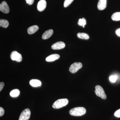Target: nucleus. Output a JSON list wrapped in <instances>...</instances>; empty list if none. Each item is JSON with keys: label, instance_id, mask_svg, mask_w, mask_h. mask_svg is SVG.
<instances>
[{"label": "nucleus", "instance_id": "2", "mask_svg": "<svg viewBox=\"0 0 120 120\" xmlns=\"http://www.w3.org/2000/svg\"><path fill=\"white\" fill-rule=\"evenodd\" d=\"M68 103V100L67 98L61 99L56 101L53 104V108L59 109L65 106Z\"/></svg>", "mask_w": 120, "mask_h": 120}, {"label": "nucleus", "instance_id": "25", "mask_svg": "<svg viewBox=\"0 0 120 120\" xmlns=\"http://www.w3.org/2000/svg\"><path fill=\"white\" fill-rule=\"evenodd\" d=\"M4 84L3 82H1L0 83V91L2 90L4 86Z\"/></svg>", "mask_w": 120, "mask_h": 120}, {"label": "nucleus", "instance_id": "1", "mask_svg": "<svg viewBox=\"0 0 120 120\" xmlns=\"http://www.w3.org/2000/svg\"><path fill=\"white\" fill-rule=\"evenodd\" d=\"M69 112L71 116H79L84 115L86 113V110L83 107H76L70 110Z\"/></svg>", "mask_w": 120, "mask_h": 120}, {"label": "nucleus", "instance_id": "17", "mask_svg": "<svg viewBox=\"0 0 120 120\" xmlns=\"http://www.w3.org/2000/svg\"><path fill=\"white\" fill-rule=\"evenodd\" d=\"M9 25V23L8 20L5 19H0V26L6 28L8 27Z\"/></svg>", "mask_w": 120, "mask_h": 120}, {"label": "nucleus", "instance_id": "10", "mask_svg": "<svg viewBox=\"0 0 120 120\" xmlns=\"http://www.w3.org/2000/svg\"><path fill=\"white\" fill-rule=\"evenodd\" d=\"M60 57V56L57 54H54L48 56L46 58V60L47 62H52L58 60Z\"/></svg>", "mask_w": 120, "mask_h": 120}, {"label": "nucleus", "instance_id": "18", "mask_svg": "<svg viewBox=\"0 0 120 120\" xmlns=\"http://www.w3.org/2000/svg\"><path fill=\"white\" fill-rule=\"evenodd\" d=\"M77 36L79 38L82 39H88L89 38V35L84 33H79L77 34Z\"/></svg>", "mask_w": 120, "mask_h": 120}, {"label": "nucleus", "instance_id": "5", "mask_svg": "<svg viewBox=\"0 0 120 120\" xmlns=\"http://www.w3.org/2000/svg\"><path fill=\"white\" fill-rule=\"evenodd\" d=\"M10 57L11 60L18 62H21L22 60V55L16 51H13L11 53Z\"/></svg>", "mask_w": 120, "mask_h": 120}, {"label": "nucleus", "instance_id": "7", "mask_svg": "<svg viewBox=\"0 0 120 120\" xmlns=\"http://www.w3.org/2000/svg\"><path fill=\"white\" fill-rule=\"evenodd\" d=\"M0 11L4 13H8L9 12L10 10H9V7L8 4L5 1H3L0 4Z\"/></svg>", "mask_w": 120, "mask_h": 120}, {"label": "nucleus", "instance_id": "26", "mask_svg": "<svg viewBox=\"0 0 120 120\" xmlns=\"http://www.w3.org/2000/svg\"><path fill=\"white\" fill-rule=\"evenodd\" d=\"M116 32L117 35L120 37V28L116 30Z\"/></svg>", "mask_w": 120, "mask_h": 120}, {"label": "nucleus", "instance_id": "24", "mask_svg": "<svg viewBox=\"0 0 120 120\" xmlns=\"http://www.w3.org/2000/svg\"><path fill=\"white\" fill-rule=\"evenodd\" d=\"M4 109L2 107H0V116H3V115L4 114Z\"/></svg>", "mask_w": 120, "mask_h": 120}, {"label": "nucleus", "instance_id": "9", "mask_svg": "<svg viewBox=\"0 0 120 120\" xmlns=\"http://www.w3.org/2000/svg\"><path fill=\"white\" fill-rule=\"evenodd\" d=\"M46 1L45 0H40L37 5V8L39 11H42L45 9L46 7Z\"/></svg>", "mask_w": 120, "mask_h": 120}, {"label": "nucleus", "instance_id": "19", "mask_svg": "<svg viewBox=\"0 0 120 120\" xmlns=\"http://www.w3.org/2000/svg\"><path fill=\"white\" fill-rule=\"evenodd\" d=\"M119 76L117 75H112L109 77V79L110 82L112 83L115 82L119 78Z\"/></svg>", "mask_w": 120, "mask_h": 120}, {"label": "nucleus", "instance_id": "16", "mask_svg": "<svg viewBox=\"0 0 120 120\" xmlns=\"http://www.w3.org/2000/svg\"><path fill=\"white\" fill-rule=\"evenodd\" d=\"M112 19L114 21H118L120 20V12H115L112 15Z\"/></svg>", "mask_w": 120, "mask_h": 120}, {"label": "nucleus", "instance_id": "8", "mask_svg": "<svg viewBox=\"0 0 120 120\" xmlns=\"http://www.w3.org/2000/svg\"><path fill=\"white\" fill-rule=\"evenodd\" d=\"M65 45L64 42L62 41H59L56 42L52 45V48L54 50H59L62 49L64 48Z\"/></svg>", "mask_w": 120, "mask_h": 120}, {"label": "nucleus", "instance_id": "6", "mask_svg": "<svg viewBox=\"0 0 120 120\" xmlns=\"http://www.w3.org/2000/svg\"><path fill=\"white\" fill-rule=\"evenodd\" d=\"M31 112L28 109H26L22 112L20 116L19 120H28L30 116Z\"/></svg>", "mask_w": 120, "mask_h": 120}, {"label": "nucleus", "instance_id": "12", "mask_svg": "<svg viewBox=\"0 0 120 120\" xmlns=\"http://www.w3.org/2000/svg\"><path fill=\"white\" fill-rule=\"evenodd\" d=\"M53 33V30H47L45 32H44V34L42 35V39H46L49 38L52 36Z\"/></svg>", "mask_w": 120, "mask_h": 120}, {"label": "nucleus", "instance_id": "11", "mask_svg": "<svg viewBox=\"0 0 120 120\" xmlns=\"http://www.w3.org/2000/svg\"><path fill=\"white\" fill-rule=\"evenodd\" d=\"M107 0H99L98 3V8L99 10H102L105 9L106 7Z\"/></svg>", "mask_w": 120, "mask_h": 120}, {"label": "nucleus", "instance_id": "22", "mask_svg": "<svg viewBox=\"0 0 120 120\" xmlns=\"http://www.w3.org/2000/svg\"><path fill=\"white\" fill-rule=\"evenodd\" d=\"M114 116L117 117H120V109L116 111L114 113Z\"/></svg>", "mask_w": 120, "mask_h": 120}, {"label": "nucleus", "instance_id": "15", "mask_svg": "<svg viewBox=\"0 0 120 120\" xmlns=\"http://www.w3.org/2000/svg\"><path fill=\"white\" fill-rule=\"evenodd\" d=\"M20 94V91L18 89H15L11 91L10 95L11 97L15 98L19 96Z\"/></svg>", "mask_w": 120, "mask_h": 120}, {"label": "nucleus", "instance_id": "13", "mask_svg": "<svg viewBox=\"0 0 120 120\" xmlns=\"http://www.w3.org/2000/svg\"><path fill=\"white\" fill-rule=\"evenodd\" d=\"M38 29L39 27L36 25L31 26L27 29V32L29 34H33L37 32Z\"/></svg>", "mask_w": 120, "mask_h": 120}, {"label": "nucleus", "instance_id": "21", "mask_svg": "<svg viewBox=\"0 0 120 120\" xmlns=\"http://www.w3.org/2000/svg\"><path fill=\"white\" fill-rule=\"evenodd\" d=\"M74 0H65L64 3V7L67 8L72 3Z\"/></svg>", "mask_w": 120, "mask_h": 120}, {"label": "nucleus", "instance_id": "20", "mask_svg": "<svg viewBox=\"0 0 120 120\" xmlns=\"http://www.w3.org/2000/svg\"><path fill=\"white\" fill-rule=\"evenodd\" d=\"M86 23V19L84 18L79 19L78 21V24L80 26H82L83 27H84V26Z\"/></svg>", "mask_w": 120, "mask_h": 120}, {"label": "nucleus", "instance_id": "4", "mask_svg": "<svg viewBox=\"0 0 120 120\" xmlns=\"http://www.w3.org/2000/svg\"><path fill=\"white\" fill-rule=\"evenodd\" d=\"M82 64L80 62H75L71 65L69 68V71L72 73H75L82 68Z\"/></svg>", "mask_w": 120, "mask_h": 120}, {"label": "nucleus", "instance_id": "3", "mask_svg": "<svg viewBox=\"0 0 120 120\" xmlns=\"http://www.w3.org/2000/svg\"><path fill=\"white\" fill-rule=\"evenodd\" d=\"M95 94L98 97H100L103 99H105L106 98V95L105 94L103 88L99 85H97L95 87Z\"/></svg>", "mask_w": 120, "mask_h": 120}, {"label": "nucleus", "instance_id": "14", "mask_svg": "<svg viewBox=\"0 0 120 120\" xmlns=\"http://www.w3.org/2000/svg\"><path fill=\"white\" fill-rule=\"evenodd\" d=\"M30 85L34 87L40 86L41 84V82L40 80L38 79H32L30 82Z\"/></svg>", "mask_w": 120, "mask_h": 120}, {"label": "nucleus", "instance_id": "23", "mask_svg": "<svg viewBox=\"0 0 120 120\" xmlns=\"http://www.w3.org/2000/svg\"><path fill=\"white\" fill-rule=\"evenodd\" d=\"M34 0H26V3L30 5L33 4Z\"/></svg>", "mask_w": 120, "mask_h": 120}]
</instances>
